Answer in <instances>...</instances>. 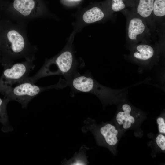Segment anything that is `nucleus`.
<instances>
[{"label":"nucleus","instance_id":"1","mask_svg":"<svg viewBox=\"0 0 165 165\" xmlns=\"http://www.w3.org/2000/svg\"><path fill=\"white\" fill-rule=\"evenodd\" d=\"M27 26L0 13V53L3 66L20 59L35 60L38 49L28 39Z\"/></svg>","mask_w":165,"mask_h":165},{"label":"nucleus","instance_id":"2","mask_svg":"<svg viewBox=\"0 0 165 165\" xmlns=\"http://www.w3.org/2000/svg\"><path fill=\"white\" fill-rule=\"evenodd\" d=\"M68 86L66 81L60 78L56 84L47 86L36 85L33 82L25 79L14 87H10L0 91L10 101H16L26 108L29 103L38 95L47 90L62 89Z\"/></svg>","mask_w":165,"mask_h":165},{"label":"nucleus","instance_id":"3","mask_svg":"<svg viewBox=\"0 0 165 165\" xmlns=\"http://www.w3.org/2000/svg\"><path fill=\"white\" fill-rule=\"evenodd\" d=\"M76 66L72 53L65 51L57 57L46 61L38 72L33 76L29 77L27 79L35 83L42 77L60 75H64L67 80L75 74Z\"/></svg>","mask_w":165,"mask_h":165},{"label":"nucleus","instance_id":"4","mask_svg":"<svg viewBox=\"0 0 165 165\" xmlns=\"http://www.w3.org/2000/svg\"><path fill=\"white\" fill-rule=\"evenodd\" d=\"M45 12L42 0H13L2 13L15 21L27 25L30 21L43 16Z\"/></svg>","mask_w":165,"mask_h":165},{"label":"nucleus","instance_id":"5","mask_svg":"<svg viewBox=\"0 0 165 165\" xmlns=\"http://www.w3.org/2000/svg\"><path fill=\"white\" fill-rule=\"evenodd\" d=\"M67 81L73 90L92 93L102 99L113 98L125 92L124 90H114L101 85L87 74L75 73Z\"/></svg>","mask_w":165,"mask_h":165},{"label":"nucleus","instance_id":"6","mask_svg":"<svg viewBox=\"0 0 165 165\" xmlns=\"http://www.w3.org/2000/svg\"><path fill=\"white\" fill-rule=\"evenodd\" d=\"M33 61L25 60L4 66L0 78V91L18 84L28 77L30 72L35 66Z\"/></svg>","mask_w":165,"mask_h":165},{"label":"nucleus","instance_id":"7","mask_svg":"<svg viewBox=\"0 0 165 165\" xmlns=\"http://www.w3.org/2000/svg\"><path fill=\"white\" fill-rule=\"evenodd\" d=\"M139 116L130 105L124 103L120 106L116 115V122L118 127L125 130L132 127Z\"/></svg>","mask_w":165,"mask_h":165},{"label":"nucleus","instance_id":"8","mask_svg":"<svg viewBox=\"0 0 165 165\" xmlns=\"http://www.w3.org/2000/svg\"><path fill=\"white\" fill-rule=\"evenodd\" d=\"M100 133L108 145L114 147L117 145L119 139V131L115 126L107 123L100 128Z\"/></svg>","mask_w":165,"mask_h":165},{"label":"nucleus","instance_id":"9","mask_svg":"<svg viewBox=\"0 0 165 165\" xmlns=\"http://www.w3.org/2000/svg\"><path fill=\"white\" fill-rule=\"evenodd\" d=\"M145 29V24L141 19L138 17L132 18L128 24L127 29L128 38L130 40H136L138 37L144 32Z\"/></svg>","mask_w":165,"mask_h":165},{"label":"nucleus","instance_id":"10","mask_svg":"<svg viewBox=\"0 0 165 165\" xmlns=\"http://www.w3.org/2000/svg\"><path fill=\"white\" fill-rule=\"evenodd\" d=\"M155 52L151 46L145 44L137 46L133 52V56L135 60L139 62H146L150 60L154 56Z\"/></svg>","mask_w":165,"mask_h":165},{"label":"nucleus","instance_id":"11","mask_svg":"<svg viewBox=\"0 0 165 165\" xmlns=\"http://www.w3.org/2000/svg\"><path fill=\"white\" fill-rule=\"evenodd\" d=\"M9 101L4 95L3 97L0 96V123L3 126L2 129L4 131L6 132L13 130V127L9 124L6 110L7 105Z\"/></svg>","mask_w":165,"mask_h":165},{"label":"nucleus","instance_id":"12","mask_svg":"<svg viewBox=\"0 0 165 165\" xmlns=\"http://www.w3.org/2000/svg\"><path fill=\"white\" fill-rule=\"evenodd\" d=\"M154 0H138L137 8V13L141 17L147 18L152 13Z\"/></svg>","mask_w":165,"mask_h":165},{"label":"nucleus","instance_id":"13","mask_svg":"<svg viewBox=\"0 0 165 165\" xmlns=\"http://www.w3.org/2000/svg\"><path fill=\"white\" fill-rule=\"evenodd\" d=\"M104 16V13L101 9L98 7H94L85 12L82 18L85 22L91 23L101 20Z\"/></svg>","mask_w":165,"mask_h":165},{"label":"nucleus","instance_id":"14","mask_svg":"<svg viewBox=\"0 0 165 165\" xmlns=\"http://www.w3.org/2000/svg\"><path fill=\"white\" fill-rule=\"evenodd\" d=\"M152 13L159 17L165 16V0H154Z\"/></svg>","mask_w":165,"mask_h":165},{"label":"nucleus","instance_id":"15","mask_svg":"<svg viewBox=\"0 0 165 165\" xmlns=\"http://www.w3.org/2000/svg\"><path fill=\"white\" fill-rule=\"evenodd\" d=\"M111 8L114 12L120 11L125 7V5L123 0H112Z\"/></svg>","mask_w":165,"mask_h":165},{"label":"nucleus","instance_id":"16","mask_svg":"<svg viewBox=\"0 0 165 165\" xmlns=\"http://www.w3.org/2000/svg\"><path fill=\"white\" fill-rule=\"evenodd\" d=\"M156 142L157 146L163 151L165 150V136L162 134L158 135L156 138Z\"/></svg>","mask_w":165,"mask_h":165},{"label":"nucleus","instance_id":"17","mask_svg":"<svg viewBox=\"0 0 165 165\" xmlns=\"http://www.w3.org/2000/svg\"><path fill=\"white\" fill-rule=\"evenodd\" d=\"M157 123L158 125V130L161 134H165V121L163 117H160L156 119Z\"/></svg>","mask_w":165,"mask_h":165},{"label":"nucleus","instance_id":"18","mask_svg":"<svg viewBox=\"0 0 165 165\" xmlns=\"http://www.w3.org/2000/svg\"><path fill=\"white\" fill-rule=\"evenodd\" d=\"M9 3L7 0H0V13L4 11Z\"/></svg>","mask_w":165,"mask_h":165},{"label":"nucleus","instance_id":"19","mask_svg":"<svg viewBox=\"0 0 165 165\" xmlns=\"http://www.w3.org/2000/svg\"><path fill=\"white\" fill-rule=\"evenodd\" d=\"M1 55H0V63L1 62Z\"/></svg>","mask_w":165,"mask_h":165},{"label":"nucleus","instance_id":"20","mask_svg":"<svg viewBox=\"0 0 165 165\" xmlns=\"http://www.w3.org/2000/svg\"></svg>","mask_w":165,"mask_h":165}]
</instances>
